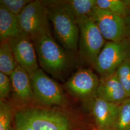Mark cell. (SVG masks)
<instances>
[{"instance_id": "cell-20", "label": "cell", "mask_w": 130, "mask_h": 130, "mask_svg": "<svg viewBox=\"0 0 130 130\" xmlns=\"http://www.w3.org/2000/svg\"><path fill=\"white\" fill-rule=\"evenodd\" d=\"M12 120V111L9 105L0 101V130H10Z\"/></svg>"}, {"instance_id": "cell-4", "label": "cell", "mask_w": 130, "mask_h": 130, "mask_svg": "<svg viewBox=\"0 0 130 130\" xmlns=\"http://www.w3.org/2000/svg\"><path fill=\"white\" fill-rule=\"evenodd\" d=\"M79 30L78 48L81 57L93 65L105 44V38L90 17L77 18Z\"/></svg>"}, {"instance_id": "cell-3", "label": "cell", "mask_w": 130, "mask_h": 130, "mask_svg": "<svg viewBox=\"0 0 130 130\" xmlns=\"http://www.w3.org/2000/svg\"><path fill=\"white\" fill-rule=\"evenodd\" d=\"M21 32L34 42L50 31L48 10L42 1H32L18 15Z\"/></svg>"}, {"instance_id": "cell-11", "label": "cell", "mask_w": 130, "mask_h": 130, "mask_svg": "<svg viewBox=\"0 0 130 130\" xmlns=\"http://www.w3.org/2000/svg\"><path fill=\"white\" fill-rule=\"evenodd\" d=\"M96 96L117 105L129 98L115 72L100 79Z\"/></svg>"}, {"instance_id": "cell-12", "label": "cell", "mask_w": 130, "mask_h": 130, "mask_svg": "<svg viewBox=\"0 0 130 130\" xmlns=\"http://www.w3.org/2000/svg\"><path fill=\"white\" fill-rule=\"evenodd\" d=\"M119 105L95 96L92 105V111L99 130H112Z\"/></svg>"}, {"instance_id": "cell-10", "label": "cell", "mask_w": 130, "mask_h": 130, "mask_svg": "<svg viewBox=\"0 0 130 130\" xmlns=\"http://www.w3.org/2000/svg\"><path fill=\"white\" fill-rule=\"evenodd\" d=\"M100 79L89 69H80L76 72L65 84L69 92L81 99L93 98L96 96Z\"/></svg>"}, {"instance_id": "cell-21", "label": "cell", "mask_w": 130, "mask_h": 130, "mask_svg": "<svg viewBox=\"0 0 130 130\" xmlns=\"http://www.w3.org/2000/svg\"><path fill=\"white\" fill-rule=\"evenodd\" d=\"M31 1L30 0H1L0 4L4 5L10 12L18 16L24 8Z\"/></svg>"}, {"instance_id": "cell-8", "label": "cell", "mask_w": 130, "mask_h": 130, "mask_svg": "<svg viewBox=\"0 0 130 130\" xmlns=\"http://www.w3.org/2000/svg\"><path fill=\"white\" fill-rule=\"evenodd\" d=\"M90 17L96 24L105 39L114 42L124 39L126 25L122 17L98 6Z\"/></svg>"}, {"instance_id": "cell-14", "label": "cell", "mask_w": 130, "mask_h": 130, "mask_svg": "<svg viewBox=\"0 0 130 130\" xmlns=\"http://www.w3.org/2000/svg\"><path fill=\"white\" fill-rule=\"evenodd\" d=\"M21 32L18 16L0 4V40L7 41Z\"/></svg>"}, {"instance_id": "cell-18", "label": "cell", "mask_w": 130, "mask_h": 130, "mask_svg": "<svg viewBox=\"0 0 130 130\" xmlns=\"http://www.w3.org/2000/svg\"><path fill=\"white\" fill-rule=\"evenodd\" d=\"M97 6L101 9L108 11L123 18L127 13L125 2L121 0H96Z\"/></svg>"}, {"instance_id": "cell-23", "label": "cell", "mask_w": 130, "mask_h": 130, "mask_svg": "<svg viewBox=\"0 0 130 130\" xmlns=\"http://www.w3.org/2000/svg\"><path fill=\"white\" fill-rule=\"evenodd\" d=\"M14 130H33L28 126L23 118L18 112L15 116Z\"/></svg>"}, {"instance_id": "cell-5", "label": "cell", "mask_w": 130, "mask_h": 130, "mask_svg": "<svg viewBox=\"0 0 130 130\" xmlns=\"http://www.w3.org/2000/svg\"><path fill=\"white\" fill-rule=\"evenodd\" d=\"M130 58V42L125 39L120 41L105 43L98 55L93 67L95 70L106 77L115 72L120 66Z\"/></svg>"}, {"instance_id": "cell-16", "label": "cell", "mask_w": 130, "mask_h": 130, "mask_svg": "<svg viewBox=\"0 0 130 130\" xmlns=\"http://www.w3.org/2000/svg\"><path fill=\"white\" fill-rule=\"evenodd\" d=\"M112 130H130V98L119 105Z\"/></svg>"}, {"instance_id": "cell-15", "label": "cell", "mask_w": 130, "mask_h": 130, "mask_svg": "<svg viewBox=\"0 0 130 130\" xmlns=\"http://www.w3.org/2000/svg\"><path fill=\"white\" fill-rule=\"evenodd\" d=\"M18 66V64L14 57L8 41L1 42L0 45V72L10 76Z\"/></svg>"}, {"instance_id": "cell-7", "label": "cell", "mask_w": 130, "mask_h": 130, "mask_svg": "<svg viewBox=\"0 0 130 130\" xmlns=\"http://www.w3.org/2000/svg\"><path fill=\"white\" fill-rule=\"evenodd\" d=\"M19 113L32 130H70L69 118L59 112L30 107Z\"/></svg>"}, {"instance_id": "cell-22", "label": "cell", "mask_w": 130, "mask_h": 130, "mask_svg": "<svg viewBox=\"0 0 130 130\" xmlns=\"http://www.w3.org/2000/svg\"><path fill=\"white\" fill-rule=\"evenodd\" d=\"M12 88L10 78L9 76L0 72V98L1 100L7 98Z\"/></svg>"}, {"instance_id": "cell-2", "label": "cell", "mask_w": 130, "mask_h": 130, "mask_svg": "<svg viewBox=\"0 0 130 130\" xmlns=\"http://www.w3.org/2000/svg\"><path fill=\"white\" fill-rule=\"evenodd\" d=\"M49 19L56 37L62 46L70 52L78 49L79 30L74 14L66 1H44Z\"/></svg>"}, {"instance_id": "cell-9", "label": "cell", "mask_w": 130, "mask_h": 130, "mask_svg": "<svg viewBox=\"0 0 130 130\" xmlns=\"http://www.w3.org/2000/svg\"><path fill=\"white\" fill-rule=\"evenodd\" d=\"M8 42L18 65L29 76L39 69L37 56L32 41L21 32L10 38Z\"/></svg>"}, {"instance_id": "cell-24", "label": "cell", "mask_w": 130, "mask_h": 130, "mask_svg": "<svg viewBox=\"0 0 130 130\" xmlns=\"http://www.w3.org/2000/svg\"><path fill=\"white\" fill-rule=\"evenodd\" d=\"M10 130H13V128H11L10 129Z\"/></svg>"}, {"instance_id": "cell-19", "label": "cell", "mask_w": 130, "mask_h": 130, "mask_svg": "<svg viewBox=\"0 0 130 130\" xmlns=\"http://www.w3.org/2000/svg\"><path fill=\"white\" fill-rule=\"evenodd\" d=\"M115 72L128 97L130 98V58L122 63Z\"/></svg>"}, {"instance_id": "cell-1", "label": "cell", "mask_w": 130, "mask_h": 130, "mask_svg": "<svg viewBox=\"0 0 130 130\" xmlns=\"http://www.w3.org/2000/svg\"><path fill=\"white\" fill-rule=\"evenodd\" d=\"M33 42L42 70L54 78L64 80L74 65L73 57L69 51L56 42L51 31Z\"/></svg>"}, {"instance_id": "cell-6", "label": "cell", "mask_w": 130, "mask_h": 130, "mask_svg": "<svg viewBox=\"0 0 130 130\" xmlns=\"http://www.w3.org/2000/svg\"><path fill=\"white\" fill-rule=\"evenodd\" d=\"M30 77L34 98L38 102L49 106H64L67 104V98L60 86L42 69H38Z\"/></svg>"}, {"instance_id": "cell-17", "label": "cell", "mask_w": 130, "mask_h": 130, "mask_svg": "<svg viewBox=\"0 0 130 130\" xmlns=\"http://www.w3.org/2000/svg\"><path fill=\"white\" fill-rule=\"evenodd\" d=\"M67 5L73 13L76 19L90 17L97 6L96 0H68Z\"/></svg>"}, {"instance_id": "cell-13", "label": "cell", "mask_w": 130, "mask_h": 130, "mask_svg": "<svg viewBox=\"0 0 130 130\" xmlns=\"http://www.w3.org/2000/svg\"><path fill=\"white\" fill-rule=\"evenodd\" d=\"M9 77L14 95L18 100L26 104L34 98L30 76L19 65Z\"/></svg>"}]
</instances>
